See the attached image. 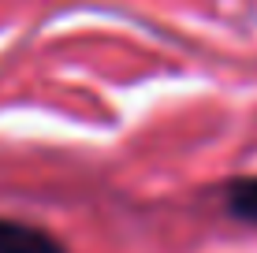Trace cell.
Here are the masks:
<instances>
[{"instance_id":"obj_1","label":"cell","mask_w":257,"mask_h":253,"mask_svg":"<svg viewBox=\"0 0 257 253\" xmlns=\"http://www.w3.org/2000/svg\"><path fill=\"white\" fill-rule=\"evenodd\" d=\"M0 253H67V246L45 227L0 216Z\"/></svg>"},{"instance_id":"obj_2","label":"cell","mask_w":257,"mask_h":253,"mask_svg":"<svg viewBox=\"0 0 257 253\" xmlns=\"http://www.w3.org/2000/svg\"><path fill=\"white\" fill-rule=\"evenodd\" d=\"M224 205H227V216H231V220L246 223V227H257V175L227 182Z\"/></svg>"}]
</instances>
